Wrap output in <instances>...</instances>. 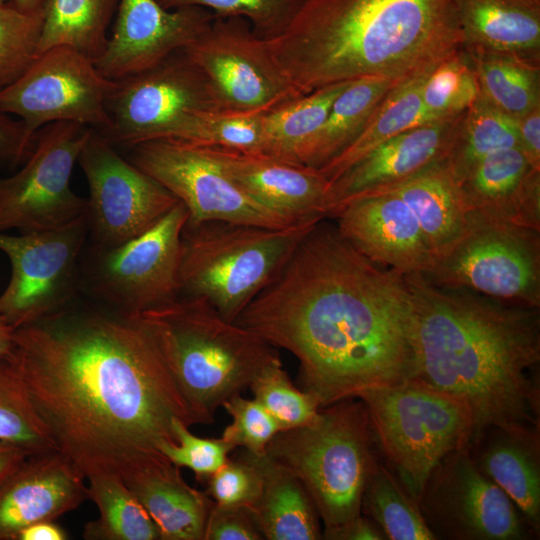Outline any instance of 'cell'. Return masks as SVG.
I'll list each match as a JSON object with an SVG mask.
<instances>
[{
    "label": "cell",
    "instance_id": "48",
    "mask_svg": "<svg viewBox=\"0 0 540 540\" xmlns=\"http://www.w3.org/2000/svg\"><path fill=\"white\" fill-rule=\"evenodd\" d=\"M34 141L20 120L0 110V169L22 165Z\"/></svg>",
    "mask_w": 540,
    "mask_h": 540
},
{
    "label": "cell",
    "instance_id": "46",
    "mask_svg": "<svg viewBox=\"0 0 540 540\" xmlns=\"http://www.w3.org/2000/svg\"><path fill=\"white\" fill-rule=\"evenodd\" d=\"M205 493L214 502L251 508L259 497L262 480L256 466L241 450L205 482Z\"/></svg>",
    "mask_w": 540,
    "mask_h": 540
},
{
    "label": "cell",
    "instance_id": "6",
    "mask_svg": "<svg viewBox=\"0 0 540 540\" xmlns=\"http://www.w3.org/2000/svg\"><path fill=\"white\" fill-rule=\"evenodd\" d=\"M266 453L301 482L323 523V539L330 540L362 514L366 484L380 461L358 398L321 407L310 423L279 431Z\"/></svg>",
    "mask_w": 540,
    "mask_h": 540
},
{
    "label": "cell",
    "instance_id": "20",
    "mask_svg": "<svg viewBox=\"0 0 540 540\" xmlns=\"http://www.w3.org/2000/svg\"><path fill=\"white\" fill-rule=\"evenodd\" d=\"M337 229L372 262L403 275L430 274L436 265L417 218L397 195L354 199L332 216Z\"/></svg>",
    "mask_w": 540,
    "mask_h": 540
},
{
    "label": "cell",
    "instance_id": "14",
    "mask_svg": "<svg viewBox=\"0 0 540 540\" xmlns=\"http://www.w3.org/2000/svg\"><path fill=\"white\" fill-rule=\"evenodd\" d=\"M130 150L127 159L185 206L188 226L228 222L284 228L302 223L273 212L249 196L206 146L152 140Z\"/></svg>",
    "mask_w": 540,
    "mask_h": 540
},
{
    "label": "cell",
    "instance_id": "8",
    "mask_svg": "<svg viewBox=\"0 0 540 540\" xmlns=\"http://www.w3.org/2000/svg\"><path fill=\"white\" fill-rule=\"evenodd\" d=\"M356 398L386 464L417 502L438 464L476 437L475 417L464 401L416 378L371 387Z\"/></svg>",
    "mask_w": 540,
    "mask_h": 540
},
{
    "label": "cell",
    "instance_id": "9",
    "mask_svg": "<svg viewBox=\"0 0 540 540\" xmlns=\"http://www.w3.org/2000/svg\"><path fill=\"white\" fill-rule=\"evenodd\" d=\"M187 220V210L178 202L150 229L122 244L87 241L79 265L81 297L130 316L179 298L181 240Z\"/></svg>",
    "mask_w": 540,
    "mask_h": 540
},
{
    "label": "cell",
    "instance_id": "31",
    "mask_svg": "<svg viewBox=\"0 0 540 540\" xmlns=\"http://www.w3.org/2000/svg\"><path fill=\"white\" fill-rule=\"evenodd\" d=\"M350 82L320 87L265 113L262 154L303 164L308 147L332 103Z\"/></svg>",
    "mask_w": 540,
    "mask_h": 540
},
{
    "label": "cell",
    "instance_id": "38",
    "mask_svg": "<svg viewBox=\"0 0 540 540\" xmlns=\"http://www.w3.org/2000/svg\"><path fill=\"white\" fill-rule=\"evenodd\" d=\"M0 442L29 454L58 450L9 356L0 358Z\"/></svg>",
    "mask_w": 540,
    "mask_h": 540
},
{
    "label": "cell",
    "instance_id": "11",
    "mask_svg": "<svg viewBox=\"0 0 540 540\" xmlns=\"http://www.w3.org/2000/svg\"><path fill=\"white\" fill-rule=\"evenodd\" d=\"M91 129L55 122L36 133L21 168L0 178V231L51 230L87 213V198L73 191L71 176Z\"/></svg>",
    "mask_w": 540,
    "mask_h": 540
},
{
    "label": "cell",
    "instance_id": "28",
    "mask_svg": "<svg viewBox=\"0 0 540 540\" xmlns=\"http://www.w3.org/2000/svg\"><path fill=\"white\" fill-rule=\"evenodd\" d=\"M463 48L540 61V0H456Z\"/></svg>",
    "mask_w": 540,
    "mask_h": 540
},
{
    "label": "cell",
    "instance_id": "16",
    "mask_svg": "<svg viewBox=\"0 0 540 540\" xmlns=\"http://www.w3.org/2000/svg\"><path fill=\"white\" fill-rule=\"evenodd\" d=\"M208 78L221 111L265 114L303 95L283 72L267 41L243 17H214L182 50Z\"/></svg>",
    "mask_w": 540,
    "mask_h": 540
},
{
    "label": "cell",
    "instance_id": "24",
    "mask_svg": "<svg viewBox=\"0 0 540 540\" xmlns=\"http://www.w3.org/2000/svg\"><path fill=\"white\" fill-rule=\"evenodd\" d=\"M458 183L471 216L540 232V170L519 147L486 156Z\"/></svg>",
    "mask_w": 540,
    "mask_h": 540
},
{
    "label": "cell",
    "instance_id": "51",
    "mask_svg": "<svg viewBox=\"0 0 540 540\" xmlns=\"http://www.w3.org/2000/svg\"><path fill=\"white\" fill-rule=\"evenodd\" d=\"M66 531L54 521H40L25 527L17 540H66Z\"/></svg>",
    "mask_w": 540,
    "mask_h": 540
},
{
    "label": "cell",
    "instance_id": "53",
    "mask_svg": "<svg viewBox=\"0 0 540 540\" xmlns=\"http://www.w3.org/2000/svg\"><path fill=\"white\" fill-rule=\"evenodd\" d=\"M15 329L10 326L0 313V358L7 357L12 351Z\"/></svg>",
    "mask_w": 540,
    "mask_h": 540
},
{
    "label": "cell",
    "instance_id": "47",
    "mask_svg": "<svg viewBox=\"0 0 540 540\" xmlns=\"http://www.w3.org/2000/svg\"><path fill=\"white\" fill-rule=\"evenodd\" d=\"M262 539V533L249 508L214 502L206 520L203 540Z\"/></svg>",
    "mask_w": 540,
    "mask_h": 540
},
{
    "label": "cell",
    "instance_id": "27",
    "mask_svg": "<svg viewBox=\"0 0 540 540\" xmlns=\"http://www.w3.org/2000/svg\"><path fill=\"white\" fill-rule=\"evenodd\" d=\"M383 192L399 196L411 209L436 264L452 251L469 229L471 216L446 159L373 194Z\"/></svg>",
    "mask_w": 540,
    "mask_h": 540
},
{
    "label": "cell",
    "instance_id": "52",
    "mask_svg": "<svg viewBox=\"0 0 540 540\" xmlns=\"http://www.w3.org/2000/svg\"><path fill=\"white\" fill-rule=\"evenodd\" d=\"M29 454L25 450L0 442V482Z\"/></svg>",
    "mask_w": 540,
    "mask_h": 540
},
{
    "label": "cell",
    "instance_id": "30",
    "mask_svg": "<svg viewBox=\"0 0 540 540\" xmlns=\"http://www.w3.org/2000/svg\"><path fill=\"white\" fill-rule=\"evenodd\" d=\"M401 82L384 77L352 80L332 103L303 164L321 169L343 152L362 132L387 92Z\"/></svg>",
    "mask_w": 540,
    "mask_h": 540
},
{
    "label": "cell",
    "instance_id": "5",
    "mask_svg": "<svg viewBox=\"0 0 540 540\" xmlns=\"http://www.w3.org/2000/svg\"><path fill=\"white\" fill-rule=\"evenodd\" d=\"M197 424H212L230 397L279 358L254 331L223 318L202 298L180 296L138 315Z\"/></svg>",
    "mask_w": 540,
    "mask_h": 540
},
{
    "label": "cell",
    "instance_id": "55",
    "mask_svg": "<svg viewBox=\"0 0 540 540\" xmlns=\"http://www.w3.org/2000/svg\"><path fill=\"white\" fill-rule=\"evenodd\" d=\"M7 0H0V3L6 2Z\"/></svg>",
    "mask_w": 540,
    "mask_h": 540
},
{
    "label": "cell",
    "instance_id": "3",
    "mask_svg": "<svg viewBox=\"0 0 540 540\" xmlns=\"http://www.w3.org/2000/svg\"><path fill=\"white\" fill-rule=\"evenodd\" d=\"M404 277L416 315L414 378L464 401L476 437L490 427L539 430L538 308L488 302L422 274Z\"/></svg>",
    "mask_w": 540,
    "mask_h": 540
},
{
    "label": "cell",
    "instance_id": "4",
    "mask_svg": "<svg viewBox=\"0 0 540 540\" xmlns=\"http://www.w3.org/2000/svg\"><path fill=\"white\" fill-rule=\"evenodd\" d=\"M266 41L302 94L364 77L405 81L463 48L456 0H306Z\"/></svg>",
    "mask_w": 540,
    "mask_h": 540
},
{
    "label": "cell",
    "instance_id": "12",
    "mask_svg": "<svg viewBox=\"0 0 540 540\" xmlns=\"http://www.w3.org/2000/svg\"><path fill=\"white\" fill-rule=\"evenodd\" d=\"M116 86L81 52L54 46L0 92V110L17 116L33 137L55 122L78 123L105 135L111 128L108 101Z\"/></svg>",
    "mask_w": 540,
    "mask_h": 540
},
{
    "label": "cell",
    "instance_id": "1",
    "mask_svg": "<svg viewBox=\"0 0 540 540\" xmlns=\"http://www.w3.org/2000/svg\"><path fill=\"white\" fill-rule=\"evenodd\" d=\"M56 444L86 478L168 460L173 421L197 424L138 316L79 297L15 330L9 354Z\"/></svg>",
    "mask_w": 540,
    "mask_h": 540
},
{
    "label": "cell",
    "instance_id": "42",
    "mask_svg": "<svg viewBox=\"0 0 540 540\" xmlns=\"http://www.w3.org/2000/svg\"><path fill=\"white\" fill-rule=\"evenodd\" d=\"M42 9L24 11L0 3V92L12 85L38 56Z\"/></svg>",
    "mask_w": 540,
    "mask_h": 540
},
{
    "label": "cell",
    "instance_id": "41",
    "mask_svg": "<svg viewBox=\"0 0 540 540\" xmlns=\"http://www.w3.org/2000/svg\"><path fill=\"white\" fill-rule=\"evenodd\" d=\"M249 388L253 399L273 417L280 431L310 423L321 408L311 393L291 382L280 359L266 366Z\"/></svg>",
    "mask_w": 540,
    "mask_h": 540
},
{
    "label": "cell",
    "instance_id": "10",
    "mask_svg": "<svg viewBox=\"0 0 540 540\" xmlns=\"http://www.w3.org/2000/svg\"><path fill=\"white\" fill-rule=\"evenodd\" d=\"M221 111L202 70L181 50L157 65L117 81L108 101L115 147L175 140L202 112Z\"/></svg>",
    "mask_w": 540,
    "mask_h": 540
},
{
    "label": "cell",
    "instance_id": "15",
    "mask_svg": "<svg viewBox=\"0 0 540 540\" xmlns=\"http://www.w3.org/2000/svg\"><path fill=\"white\" fill-rule=\"evenodd\" d=\"M539 242V232L471 216L463 238L424 276L443 288L470 289L517 306L539 308Z\"/></svg>",
    "mask_w": 540,
    "mask_h": 540
},
{
    "label": "cell",
    "instance_id": "43",
    "mask_svg": "<svg viewBox=\"0 0 540 540\" xmlns=\"http://www.w3.org/2000/svg\"><path fill=\"white\" fill-rule=\"evenodd\" d=\"M165 9L184 6L208 7L214 17H243L253 32L264 40L280 36L291 24L306 0H157Z\"/></svg>",
    "mask_w": 540,
    "mask_h": 540
},
{
    "label": "cell",
    "instance_id": "17",
    "mask_svg": "<svg viewBox=\"0 0 540 540\" xmlns=\"http://www.w3.org/2000/svg\"><path fill=\"white\" fill-rule=\"evenodd\" d=\"M418 505L435 539L523 540L536 536L509 496L479 469L470 445L438 464Z\"/></svg>",
    "mask_w": 540,
    "mask_h": 540
},
{
    "label": "cell",
    "instance_id": "2",
    "mask_svg": "<svg viewBox=\"0 0 540 540\" xmlns=\"http://www.w3.org/2000/svg\"><path fill=\"white\" fill-rule=\"evenodd\" d=\"M299 362L321 407L415 376V306L402 273L323 220L235 321Z\"/></svg>",
    "mask_w": 540,
    "mask_h": 540
},
{
    "label": "cell",
    "instance_id": "7",
    "mask_svg": "<svg viewBox=\"0 0 540 540\" xmlns=\"http://www.w3.org/2000/svg\"><path fill=\"white\" fill-rule=\"evenodd\" d=\"M318 222L284 228L228 222L185 225L180 296L202 298L223 318L235 322L277 278L299 242Z\"/></svg>",
    "mask_w": 540,
    "mask_h": 540
},
{
    "label": "cell",
    "instance_id": "22",
    "mask_svg": "<svg viewBox=\"0 0 540 540\" xmlns=\"http://www.w3.org/2000/svg\"><path fill=\"white\" fill-rule=\"evenodd\" d=\"M84 480L59 450L28 455L0 482V540L78 508L88 499Z\"/></svg>",
    "mask_w": 540,
    "mask_h": 540
},
{
    "label": "cell",
    "instance_id": "33",
    "mask_svg": "<svg viewBox=\"0 0 540 540\" xmlns=\"http://www.w3.org/2000/svg\"><path fill=\"white\" fill-rule=\"evenodd\" d=\"M119 1L46 0L38 54L65 45L95 62L107 45V29Z\"/></svg>",
    "mask_w": 540,
    "mask_h": 540
},
{
    "label": "cell",
    "instance_id": "34",
    "mask_svg": "<svg viewBox=\"0 0 540 540\" xmlns=\"http://www.w3.org/2000/svg\"><path fill=\"white\" fill-rule=\"evenodd\" d=\"M466 51L477 75L480 96L489 104L514 119L540 106V61Z\"/></svg>",
    "mask_w": 540,
    "mask_h": 540
},
{
    "label": "cell",
    "instance_id": "29",
    "mask_svg": "<svg viewBox=\"0 0 540 540\" xmlns=\"http://www.w3.org/2000/svg\"><path fill=\"white\" fill-rule=\"evenodd\" d=\"M258 469L262 486L249 508L267 540L323 539L320 517L298 478L266 452L255 455L242 449Z\"/></svg>",
    "mask_w": 540,
    "mask_h": 540
},
{
    "label": "cell",
    "instance_id": "35",
    "mask_svg": "<svg viewBox=\"0 0 540 540\" xmlns=\"http://www.w3.org/2000/svg\"><path fill=\"white\" fill-rule=\"evenodd\" d=\"M86 480L87 497L99 517L85 525L84 539L160 540L155 523L119 475L97 474Z\"/></svg>",
    "mask_w": 540,
    "mask_h": 540
},
{
    "label": "cell",
    "instance_id": "36",
    "mask_svg": "<svg viewBox=\"0 0 540 540\" xmlns=\"http://www.w3.org/2000/svg\"><path fill=\"white\" fill-rule=\"evenodd\" d=\"M513 147H519L516 119L479 96L464 112L446 162L459 182L486 156Z\"/></svg>",
    "mask_w": 540,
    "mask_h": 540
},
{
    "label": "cell",
    "instance_id": "39",
    "mask_svg": "<svg viewBox=\"0 0 540 540\" xmlns=\"http://www.w3.org/2000/svg\"><path fill=\"white\" fill-rule=\"evenodd\" d=\"M420 96L433 120L460 115L479 98L477 75L464 48L442 60L423 78Z\"/></svg>",
    "mask_w": 540,
    "mask_h": 540
},
{
    "label": "cell",
    "instance_id": "40",
    "mask_svg": "<svg viewBox=\"0 0 540 540\" xmlns=\"http://www.w3.org/2000/svg\"><path fill=\"white\" fill-rule=\"evenodd\" d=\"M263 115L227 111L202 112L175 140L243 153L262 154Z\"/></svg>",
    "mask_w": 540,
    "mask_h": 540
},
{
    "label": "cell",
    "instance_id": "21",
    "mask_svg": "<svg viewBox=\"0 0 540 540\" xmlns=\"http://www.w3.org/2000/svg\"><path fill=\"white\" fill-rule=\"evenodd\" d=\"M463 114L404 131L356 161L328 184V217L354 199L395 186L447 159Z\"/></svg>",
    "mask_w": 540,
    "mask_h": 540
},
{
    "label": "cell",
    "instance_id": "49",
    "mask_svg": "<svg viewBox=\"0 0 540 540\" xmlns=\"http://www.w3.org/2000/svg\"><path fill=\"white\" fill-rule=\"evenodd\" d=\"M519 148L530 165L540 170V106L516 119Z\"/></svg>",
    "mask_w": 540,
    "mask_h": 540
},
{
    "label": "cell",
    "instance_id": "13",
    "mask_svg": "<svg viewBox=\"0 0 540 540\" xmlns=\"http://www.w3.org/2000/svg\"><path fill=\"white\" fill-rule=\"evenodd\" d=\"M87 241L86 214L46 231H0V251L10 263L0 313L11 327L16 330L56 313L81 296L79 265Z\"/></svg>",
    "mask_w": 540,
    "mask_h": 540
},
{
    "label": "cell",
    "instance_id": "18",
    "mask_svg": "<svg viewBox=\"0 0 540 540\" xmlns=\"http://www.w3.org/2000/svg\"><path fill=\"white\" fill-rule=\"evenodd\" d=\"M89 187L88 242L116 246L137 237L179 201L91 129L78 156Z\"/></svg>",
    "mask_w": 540,
    "mask_h": 540
},
{
    "label": "cell",
    "instance_id": "25",
    "mask_svg": "<svg viewBox=\"0 0 540 540\" xmlns=\"http://www.w3.org/2000/svg\"><path fill=\"white\" fill-rule=\"evenodd\" d=\"M539 430L490 427L470 444L479 469L517 506L535 535L540 531Z\"/></svg>",
    "mask_w": 540,
    "mask_h": 540
},
{
    "label": "cell",
    "instance_id": "32",
    "mask_svg": "<svg viewBox=\"0 0 540 540\" xmlns=\"http://www.w3.org/2000/svg\"><path fill=\"white\" fill-rule=\"evenodd\" d=\"M427 74L403 81L387 92L359 136L319 169L328 184L378 145L404 131L436 121L426 112L420 96L421 82Z\"/></svg>",
    "mask_w": 540,
    "mask_h": 540
},
{
    "label": "cell",
    "instance_id": "44",
    "mask_svg": "<svg viewBox=\"0 0 540 540\" xmlns=\"http://www.w3.org/2000/svg\"><path fill=\"white\" fill-rule=\"evenodd\" d=\"M189 427L180 419H175L173 430L177 442L162 444L160 451L172 464L189 468L198 481L206 482L226 462L234 448L222 438L195 436Z\"/></svg>",
    "mask_w": 540,
    "mask_h": 540
},
{
    "label": "cell",
    "instance_id": "26",
    "mask_svg": "<svg viewBox=\"0 0 540 540\" xmlns=\"http://www.w3.org/2000/svg\"><path fill=\"white\" fill-rule=\"evenodd\" d=\"M155 523L160 540H203L214 501L191 487L169 460L146 466L123 480Z\"/></svg>",
    "mask_w": 540,
    "mask_h": 540
},
{
    "label": "cell",
    "instance_id": "50",
    "mask_svg": "<svg viewBox=\"0 0 540 540\" xmlns=\"http://www.w3.org/2000/svg\"><path fill=\"white\" fill-rule=\"evenodd\" d=\"M386 540V536L378 525L361 514L340 532L333 540Z\"/></svg>",
    "mask_w": 540,
    "mask_h": 540
},
{
    "label": "cell",
    "instance_id": "45",
    "mask_svg": "<svg viewBox=\"0 0 540 540\" xmlns=\"http://www.w3.org/2000/svg\"><path fill=\"white\" fill-rule=\"evenodd\" d=\"M222 406L232 417L221 438L234 449L240 447L255 455L266 452L271 439L280 431L273 417L255 400L236 394Z\"/></svg>",
    "mask_w": 540,
    "mask_h": 540
},
{
    "label": "cell",
    "instance_id": "37",
    "mask_svg": "<svg viewBox=\"0 0 540 540\" xmlns=\"http://www.w3.org/2000/svg\"><path fill=\"white\" fill-rule=\"evenodd\" d=\"M361 512L389 540H435L418 502L381 459L366 484Z\"/></svg>",
    "mask_w": 540,
    "mask_h": 540
},
{
    "label": "cell",
    "instance_id": "54",
    "mask_svg": "<svg viewBox=\"0 0 540 540\" xmlns=\"http://www.w3.org/2000/svg\"><path fill=\"white\" fill-rule=\"evenodd\" d=\"M46 0H7L18 9L24 11H38L41 10Z\"/></svg>",
    "mask_w": 540,
    "mask_h": 540
},
{
    "label": "cell",
    "instance_id": "23",
    "mask_svg": "<svg viewBox=\"0 0 540 540\" xmlns=\"http://www.w3.org/2000/svg\"><path fill=\"white\" fill-rule=\"evenodd\" d=\"M208 148L240 188L273 212L295 222L328 217V180L319 169L264 154Z\"/></svg>",
    "mask_w": 540,
    "mask_h": 540
},
{
    "label": "cell",
    "instance_id": "19",
    "mask_svg": "<svg viewBox=\"0 0 540 540\" xmlns=\"http://www.w3.org/2000/svg\"><path fill=\"white\" fill-rule=\"evenodd\" d=\"M213 19L200 6L168 10L157 0H120L112 34L95 66L113 81L138 74L190 46Z\"/></svg>",
    "mask_w": 540,
    "mask_h": 540
}]
</instances>
